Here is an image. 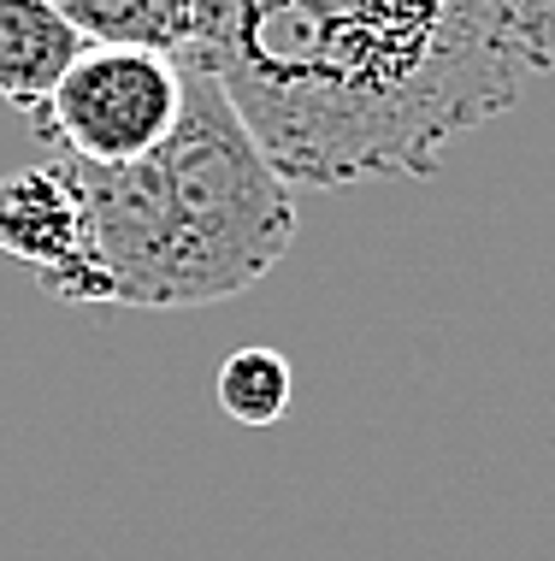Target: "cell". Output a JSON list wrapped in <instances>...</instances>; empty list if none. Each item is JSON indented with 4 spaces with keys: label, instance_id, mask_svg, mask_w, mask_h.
<instances>
[{
    "label": "cell",
    "instance_id": "6da1fadb",
    "mask_svg": "<svg viewBox=\"0 0 555 561\" xmlns=\"http://www.w3.org/2000/svg\"><path fill=\"white\" fill-rule=\"evenodd\" d=\"M184 59L284 184L438 178L555 71V0H189Z\"/></svg>",
    "mask_w": 555,
    "mask_h": 561
},
{
    "label": "cell",
    "instance_id": "7a4b0ae2",
    "mask_svg": "<svg viewBox=\"0 0 555 561\" xmlns=\"http://www.w3.org/2000/svg\"><path fill=\"white\" fill-rule=\"evenodd\" d=\"M184 59V54H177ZM89 207L95 308H207L261 284L296 242V195L231 95L184 59V113L130 165L71 160Z\"/></svg>",
    "mask_w": 555,
    "mask_h": 561
},
{
    "label": "cell",
    "instance_id": "3957f363",
    "mask_svg": "<svg viewBox=\"0 0 555 561\" xmlns=\"http://www.w3.org/2000/svg\"><path fill=\"white\" fill-rule=\"evenodd\" d=\"M184 113V59L160 48L89 42L54 89L42 136L83 165H130L154 154Z\"/></svg>",
    "mask_w": 555,
    "mask_h": 561
},
{
    "label": "cell",
    "instance_id": "277c9868",
    "mask_svg": "<svg viewBox=\"0 0 555 561\" xmlns=\"http://www.w3.org/2000/svg\"><path fill=\"white\" fill-rule=\"evenodd\" d=\"M0 254L36 272V284L48 296L95 308L89 207L71 160H42L0 178Z\"/></svg>",
    "mask_w": 555,
    "mask_h": 561
},
{
    "label": "cell",
    "instance_id": "5b68a950",
    "mask_svg": "<svg viewBox=\"0 0 555 561\" xmlns=\"http://www.w3.org/2000/svg\"><path fill=\"white\" fill-rule=\"evenodd\" d=\"M89 42L71 30L48 0H0V101L19 107L42 130L54 89L78 66Z\"/></svg>",
    "mask_w": 555,
    "mask_h": 561
},
{
    "label": "cell",
    "instance_id": "8992f818",
    "mask_svg": "<svg viewBox=\"0 0 555 561\" xmlns=\"http://www.w3.org/2000/svg\"><path fill=\"white\" fill-rule=\"evenodd\" d=\"M83 42L107 48H160L184 54L189 42V0H48Z\"/></svg>",
    "mask_w": 555,
    "mask_h": 561
},
{
    "label": "cell",
    "instance_id": "52a82bcc",
    "mask_svg": "<svg viewBox=\"0 0 555 561\" xmlns=\"http://www.w3.org/2000/svg\"><path fill=\"white\" fill-rule=\"evenodd\" d=\"M213 390L236 426H278L296 397V373L278 348H236V355H224Z\"/></svg>",
    "mask_w": 555,
    "mask_h": 561
}]
</instances>
